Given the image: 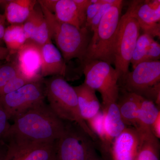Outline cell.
Listing matches in <instances>:
<instances>
[{
    "label": "cell",
    "mask_w": 160,
    "mask_h": 160,
    "mask_svg": "<svg viewBox=\"0 0 160 160\" xmlns=\"http://www.w3.org/2000/svg\"><path fill=\"white\" fill-rule=\"evenodd\" d=\"M2 140L6 142L54 143L64 130L65 121L58 117L45 102L21 112Z\"/></svg>",
    "instance_id": "obj_1"
},
{
    "label": "cell",
    "mask_w": 160,
    "mask_h": 160,
    "mask_svg": "<svg viewBox=\"0 0 160 160\" xmlns=\"http://www.w3.org/2000/svg\"><path fill=\"white\" fill-rule=\"evenodd\" d=\"M37 1L46 18L50 38L55 41L66 64L74 58L78 59L81 63L82 62L92 32L86 27L78 29L70 24L60 22L40 0Z\"/></svg>",
    "instance_id": "obj_2"
},
{
    "label": "cell",
    "mask_w": 160,
    "mask_h": 160,
    "mask_svg": "<svg viewBox=\"0 0 160 160\" xmlns=\"http://www.w3.org/2000/svg\"><path fill=\"white\" fill-rule=\"evenodd\" d=\"M46 97L49 107L61 119L78 124L93 141L98 138L80 114L77 95L62 76H53L44 81Z\"/></svg>",
    "instance_id": "obj_3"
},
{
    "label": "cell",
    "mask_w": 160,
    "mask_h": 160,
    "mask_svg": "<svg viewBox=\"0 0 160 160\" xmlns=\"http://www.w3.org/2000/svg\"><path fill=\"white\" fill-rule=\"evenodd\" d=\"M123 2L117 0L103 16L92 32L84 61L99 60L114 64L115 45Z\"/></svg>",
    "instance_id": "obj_4"
},
{
    "label": "cell",
    "mask_w": 160,
    "mask_h": 160,
    "mask_svg": "<svg viewBox=\"0 0 160 160\" xmlns=\"http://www.w3.org/2000/svg\"><path fill=\"white\" fill-rule=\"evenodd\" d=\"M65 122L55 142V160H99L91 137L78 124Z\"/></svg>",
    "instance_id": "obj_5"
},
{
    "label": "cell",
    "mask_w": 160,
    "mask_h": 160,
    "mask_svg": "<svg viewBox=\"0 0 160 160\" xmlns=\"http://www.w3.org/2000/svg\"><path fill=\"white\" fill-rule=\"evenodd\" d=\"M85 75L84 84L100 92L102 107L117 102L119 97L118 78L114 68L99 60H86L81 63Z\"/></svg>",
    "instance_id": "obj_6"
},
{
    "label": "cell",
    "mask_w": 160,
    "mask_h": 160,
    "mask_svg": "<svg viewBox=\"0 0 160 160\" xmlns=\"http://www.w3.org/2000/svg\"><path fill=\"white\" fill-rule=\"evenodd\" d=\"M140 29L138 23L128 7L126 13L121 17L115 45L114 65L118 81L122 82L129 71L130 61Z\"/></svg>",
    "instance_id": "obj_7"
},
{
    "label": "cell",
    "mask_w": 160,
    "mask_h": 160,
    "mask_svg": "<svg viewBox=\"0 0 160 160\" xmlns=\"http://www.w3.org/2000/svg\"><path fill=\"white\" fill-rule=\"evenodd\" d=\"M160 61L139 63L122 81L128 92L157 102L160 101Z\"/></svg>",
    "instance_id": "obj_8"
},
{
    "label": "cell",
    "mask_w": 160,
    "mask_h": 160,
    "mask_svg": "<svg viewBox=\"0 0 160 160\" xmlns=\"http://www.w3.org/2000/svg\"><path fill=\"white\" fill-rule=\"evenodd\" d=\"M46 98L43 79L26 84L14 92L0 97V103L9 120L26 109L44 102Z\"/></svg>",
    "instance_id": "obj_9"
},
{
    "label": "cell",
    "mask_w": 160,
    "mask_h": 160,
    "mask_svg": "<svg viewBox=\"0 0 160 160\" xmlns=\"http://www.w3.org/2000/svg\"><path fill=\"white\" fill-rule=\"evenodd\" d=\"M129 7L144 33L160 36V1H132Z\"/></svg>",
    "instance_id": "obj_10"
},
{
    "label": "cell",
    "mask_w": 160,
    "mask_h": 160,
    "mask_svg": "<svg viewBox=\"0 0 160 160\" xmlns=\"http://www.w3.org/2000/svg\"><path fill=\"white\" fill-rule=\"evenodd\" d=\"M6 143L8 148L5 160H55V142Z\"/></svg>",
    "instance_id": "obj_11"
},
{
    "label": "cell",
    "mask_w": 160,
    "mask_h": 160,
    "mask_svg": "<svg viewBox=\"0 0 160 160\" xmlns=\"http://www.w3.org/2000/svg\"><path fill=\"white\" fill-rule=\"evenodd\" d=\"M16 62L20 73L32 81L42 79L41 47L32 42H26L16 53Z\"/></svg>",
    "instance_id": "obj_12"
},
{
    "label": "cell",
    "mask_w": 160,
    "mask_h": 160,
    "mask_svg": "<svg viewBox=\"0 0 160 160\" xmlns=\"http://www.w3.org/2000/svg\"><path fill=\"white\" fill-rule=\"evenodd\" d=\"M41 78L59 75L66 81L74 80L61 52L52 42L41 46Z\"/></svg>",
    "instance_id": "obj_13"
},
{
    "label": "cell",
    "mask_w": 160,
    "mask_h": 160,
    "mask_svg": "<svg viewBox=\"0 0 160 160\" xmlns=\"http://www.w3.org/2000/svg\"><path fill=\"white\" fill-rule=\"evenodd\" d=\"M22 27L26 42H32L40 47L51 42L46 18L38 1Z\"/></svg>",
    "instance_id": "obj_14"
},
{
    "label": "cell",
    "mask_w": 160,
    "mask_h": 160,
    "mask_svg": "<svg viewBox=\"0 0 160 160\" xmlns=\"http://www.w3.org/2000/svg\"><path fill=\"white\" fill-rule=\"evenodd\" d=\"M58 20L75 26L78 29L86 27V22L82 18L73 0H40Z\"/></svg>",
    "instance_id": "obj_15"
},
{
    "label": "cell",
    "mask_w": 160,
    "mask_h": 160,
    "mask_svg": "<svg viewBox=\"0 0 160 160\" xmlns=\"http://www.w3.org/2000/svg\"><path fill=\"white\" fill-rule=\"evenodd\" d=\"M138 132L134 128L126 127L113 142V160H135L140 145Z\"/></svg>",
    "instance_id": "obj_16"
},
{
    "label": "cell",
    "mask_w": 160,
    "mask_h": 160,
    "mask_svg": "<svg viewBox=\"0 0 160 160\" xmlns=\"http://www.w3.org/2000/svg\"><path fill=\"white\" fill-rule=\"evenodd\" d=\"M77 95L80 114L85 121L95 116L100 111L101 105L95 90L84 83L73 87Z\"/></svg>",
    "instance_id": "obj_17"
},
{
    "label": "cell",
    "mask_w": 160,
    "mask_h": 160,
    "mask_svg": "<svg viewBox=\"0 0 160 160\" xmlns=\"http://www.w3.org/2000/svg\"><path fill=\"white\" fill-rule=\"evenodd\" d=\"M37 3L35 0L2 1L5 7V18L10 25H22Z\"/></svg>",
    "instance_id": "obj_18"
},
{
    "label": "cell",
    "mask_w": 160,
    "mask_h": 160,
    "mask_svg": "<svg viewBox=\"0 0 160 160\" xmlns=\"http://www.w3.org/2000/svg\"><path fill=\"white\" fill-rule=\"evenodd\" d=\"M144 98L126 91L117 102L122 119L125 125L133 126L137 124L138 116Z\"/></svg>",
    "instance_id": "obj_19"
},
{
    "label": "cell",
    "mask_w": 160,
    "mask_h": 160,
    "mask_svg": "<svg viewBox=\"0 0 160 160\" xmlns=\"http://www.w3.org/2000/svg\"><path fill=\"white\" fill-rule=\"evenodd\" d=\"M103 109L105 130L109 145L126 126L122 119L117 102L110 103L103 107Z\"/></svg>",
    "instance_id": "obj_20"
},
{
    "label": "cell",
    "mask_w": 160,
    "mask_h": 160,
    "mask_svg": "<svg viewBox=\"0 0 160 160\" xmlns=\"http://www.w3.org/2000/svg\"><path fill=\"white\" fill-rule=\"evenodd\" d=\"M160 115L159 109L154 102L144 98L140 107L137 124L135 129L140 134L152 133V126Z\"/></svg>",
    "instance_id": "obj_21"
},
{
    "label": "cell",
    "mask_w": 160,
    "mask_h": 160,
    "mask_svg": "<svg viewBox=\"0 0 160 160\" xmlns=\"http://www.w3.org/2000/svg\"><path fill=\"white\" fill-rule=\"evenodd\" d=\"M3 40L9 52L10 58L18 52L27 41L22 25H11L6 28Z\"/></svg>",
    "instance_id": "obj_22"
},
{
    "label": "cell",
    "mask_w": 160,
    "mask_h": 160,
    "mask_svg": "<svg viewBox=\"0 0 160 160\" xmlns=\"http://www.w3.org/2000/svg\"><path fill=\"white\" fill-rule=\"evenodd\" d=\"M139 135L140 145L135 160H159L157 138L153 134Z\"/></svg>",
    "instance_id": "obj_23"
},
{
    "label": "cell",
    "mask_w": 160,
    "mask_h": 160,
    "mask_svg": "<svg viewBox=\"0 0 160 160\" xmlns=\"http://www.w3.org/2000/svg\"><path fill=\"white\" fill-rule=\"evenodd\" d=\"M153 40L154 38L146 33L139 36L130 61L133 69L139 63L144 62L149 45Z\"/></svg>",
    "instance_id": "obj_24"
},
{
    "label": "cell",
    "mask_w": 160,
    "mask_h": 160,
    "mask_svg": "<svg viewBox=\"0 0 160 160\" xmlns=\"http://www.w3.org/2000/svg\"><path fill=\"white\" fill-rule=\"evenodd\" d=\"M87 123L92 131L99 138L101 141L105 144V147L109 146L107 141L105 124H104V115L103 111H100L95 116L87 121Z\"/></svg>",
    "instance_id": "obj_25"
},
{
    "label": "cell",
    "mask_w": 160,
    "mask_h": 160,
    "mask_svg": "<svg viewBox=\"0 0 160 160\" xmlns=\"http://www.w3.org/2000/svg\"><path fill=\"white\" fill-rule=\"evenodd\" d=\"M20 73L15 60L9 61L8 62L3 64L0 68V90Z\"/></svg>",
    "instance_id": "obj_26"
},
{
    "label": "cell",
    "mask_w": 160,
    "mask_h": 160,
    "mask_svg": "<svg viewBox=\"0 0 160 160\" xmlns=\"http://www.w3.org/2000/svg\"><path fill=\"white\" fill-rule=\"evenodd\" d=\"M34 81H32L20 73L12 80L9 81V82L0 90V97L5 95L14 92L26 84Z\"/></svg>",
    "instance_id": "obj_27"
},
{
    "label": "cell",
    "mask_w": 160,
    "mask_h": 160,
    "mask_svg": "<svg viewBox=\"0 0 160 160\" xmlns=\"http://www.w3.org/2000/svg\"><path fill=\"white\" fill-rule=\"evenodd\" d=\"M160 58V44L155 40H153L149 45L144 62L159 61Z\"/></svg>",
    "instance_id": "obj_28"
},
{
    "label": "cell",
    "mask_w": 160,
    "mask_h": 160,
    "mask_svg": "<svg viewBox=\"0 0 160 160\" xmlns=\"http://www.w3.org/2000/svg\"><path fill=\"white\" fill-rule=\"evenodd\" d=\"M9 120L6 110L0 103V139H2L10 127Z\"/></svg>",
    "instance_id": "obj_29"
},
{
    "label": "cell",
    "mask_w": 160,
    "mask_h": 160,
    "mask_svg": "<svg viewBox=\"0 0 160 160\" xmlns=\"http://www.w3.org/2000/svg\"><path fill=\"white\" fill-rule=\"evenodd\" d=\"M112 5H109V4H104L100 8L97 14L94 17L92 20L90 25H89V29L92 32L97 28L100 21L102 18L103 16L106 13V11Z\"/></svg>",
    "instance_id": "obj_30"
},
{
    "label": "cell",
    "mask_w": 160,
    "mask_h": 160,
    "mask_svg": "<svg viewBox=\"0 0 160 160\" xmlns=\"http://www.w3.org/2000/svg\"><path fill=\"white\" fill-rule=\"evenodd\" d=\"M103 5L104 4L98 2V0H96L95 4L92 3L88 6L86 13V28L89 29L92 20L94 17L95 16Z\"/></svg>",
    "instance_id": "obj_31"
},
{
    "label": "cell",
    "mask_w": 160,
    "mask_h": 160,
    "mask_svg": "<svg viewBox=\"0 0 160 160\" xmlns=\"http://www.w3.org/2000/svg\"><path fill=\"white\" fill-rule=\"evenodd\" d=\"M6 18L4 15L0 13V46H2V44L4 42V36L5 34V22H6Z\"/></svg>",
    "instance_id": "obj_32"
},
{
    "label": "cell",
    "mask_w": 160,
    "mask_h": 160,
    "mask_svg": "<svg viewBox=\"0 0 160 160\" xmlns=\"http://www.w3.org/2000/svg\"><path fill=\"white\" fill-rule=\"evenodd\" d=\"M152 133L157 138H160V115L155 121L151 127Z\"/></svg>",
    "instance_id": "obj_33"
},
{
    "label": "cell",
    "mask_w": 160,
    "mask_h": 160,
    "mask_svg": "<svg viewBox=\"0 0 160 160\" xmlns=\"http://www.w3.org/2000/svg\"><path fill=\"white\" fill-rule=\"evenodd\" d=\"M8 145L2 139H0V160H6L7 151Z\"/></svg>",
    "instance_id": "obj_34"
},
{
    "label": "cell",
    "mask_w": 160,
    "mask_h": 160,
    "mask_svg": "<svg viewBox=\"0 0 160 160\" xmlns=\"http://www.w3.org/2000/svg\"><path fill=\"white\" fill-rule=\"evenodd\" d=\"M10 59V55L7 48L0 46V61L9 60Z\"/></svg>",
    "instance_id": "obj_35"
},
{
    "label": "cell",
    "mask_w": 160,
    "mask_h": 160,
    "mask_svg": "<svg viewBox=\"0 0 160 160\" xmlns=\"http://www.w3.org/2000/svg\"><path fill=\"white\" fill-rule=\"evenodd\" d=\"M1 1H0V3H1Z\"/></svg>",
    "instance_id": "obj_36"
}]
</instances>
